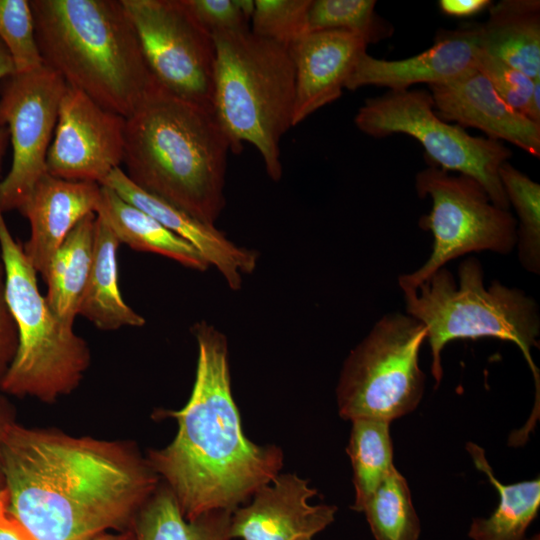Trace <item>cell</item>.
Here are the masks:
<instances>
[{"label":"cell","instance_id":"9a60e30c","mask_svg":"<svg viewBox=\"0 0 540 540\" xmlns=\"http://www.w3.org/2000/svg\"><path fill=\"white\" fill-rule=\"evenodd\" d=\"M479 48V24H464L454 30H441L433 46L406 59H378L365 52L347 79L345 89L378 86L402 91L419 83H446L476 69Z\"/></svg>","mask_w":540,"mask_h":540},{"label":"cell","instance_id":"5b68a950","mask_svg":"<svg viewBox=\"0 0 540 540\" xmlns=\"http://www.w3.org/2000/svg\"><path fill=\"white\" fill-rule=\"evenodd\" d=\"M213 111L230 142L259 152L273 181L282 176L280 142L293 127L295 70L288 46L250 29L217 32Z\"/></svg>","mask_w":540,"mask_h":540},{"label":"cell","instance_id":"d6a6232c","mask_svg":"<svg viewBox=\"0 0 540 540\" xmlns=\"http://www.w3.org/2000/svg\"><path fill=\"white\" fill-rule=\"evenodd\" d=\"M197 22L211 35L250 29L252 0H183Z\"/></svg>","mask_w":540,"mask_h":540},{"label":"cell","instance_id":"f546056e","mask_svg":"<svg viewBox=\"0 0 540 540\" xmlns=\"http://www.w3.org/2000/svg\"><path fill=\"white\" fill-rule=\"evenodd\" d=\"M0 41L11 56L16 73L30 72L44 65L29 0H0Z\"/></svg>","mask_w":540,"mask_h":540},{"label":"cell","instance_id":"4fadbf2b","mask_svg":"<svg viewBox=\"0 0 540 540\" xmlns=\"http://www.w3.org/2000/svg\"><path fill=\"white\" fill-rule=\"evenodd\" d=\"M126 118L67 86L46 157L54 177L100 185L123 164Z\"/></svg>","mask_w":540,"mask_h":540},{"label":"cell","instance_id":"ac0fdd59","mask_svg":"<svg viewBox=\"0 0 540 540\" xmlns=\"http://www.w3.org/2000/svg\"><path fill=\"white\" fill-rule=\"evenodd\" d=\"M102 186L44 174L18 209L29 221L30 237L23 245L33 268L42 278L70 231L87 215L97 212Z\"/></svg>","mask_w":540,"mask_h":540},{"label":"cell","instance_id":"60d3db41","mask_svg":"<svg viewBox=\"0 0 540 540\" xmlns=\"http://www.w3.org/2000/svg\"><path fill=\"white\" fill-rule=\"evenodd\" d=\"M529 540H539V535H538V534H537V535H534V536H533L531 539H529Z\"/></svg>","mask_w":540,"mask_h":540},{"label":"cell","instance_id":"ba28073f","mask_svg":"<svg viewBox=\"0 0 540 540\" xmlns=\"http://www.w3.org/2000/svg\"><path fill=\"white\" fill-rule=\"evenodd\" d=\"M425 326L406 313L382 316L344 361L336 397L342 418L391 422L417 408L425 375L419 353Z\"/></svg>","mask_w":540,"mask_h":540},{"label":"cell","instance_id":"e0dca14e","mask_svg":"<svg viewBox=\"0 0 540 540\" xmlns=\"http://www.w3.org/2000/svg\"><path fill=\"white\" fill-rule=\"evenodd\" d=\"M367 46L343 30L309 32L288 46L295 70L293 126L341 96Z\"/></svg>","mask_w":540,"mask_h":540},{"label":"cell","instance_id":"836d02e7","mask_svg":"<svg viewBox=\"0 0 540 540\" xmlns=\"http://www.w3.org/2000/svg\"><path fill=\"white\" fill-rule=\"evenodd\" d=\"M17 346L18 333L5 298V274L0 252V380L11 364Z\"/></svg>","mask_w":540,"mask_h":540},{"label":"cell","instance_id":"d4e9b609","mask_svg":"<svg viewBox=\"0 0 540 540\" xmlns=\"http://www.w3.org/2000/svg\"><path fill=\"white\" fill-rule=\"evenodd\" d=\"M231 514L228 510L212 511L188 521L171 490L158 486L131 528L136 540H230Z\"/></svg>","mask_w":540,"mask_h":540},{"label":"cell","instance_id":"f1b7e54d","mask_svg":"<svg viewBox=\"0 0 540 540\" xmlns=\"http://www.w3.org/2000/svg\"><path fill=\"white\" fill-rule=\"evenodd\" d=\"M375 0H312L308 11L309 32L343 30L375 44L392 36L393 26L375 11Z\"/></svg>","mask_w":540,"mask_h":540},{"label":"cell","instance_id":"e575fe53","mask_svg":"<svg viewBox=\"0 0 540 540\" xmlns=\"http://www.w3.org/2000/svg\"><path fill=\"white\" fill-rule=\"evenodd\" d=\"M8 492L0 490V540H37L8 509Z\"/></svg>","mask_w":540,"mask_h":540},{"label":"cell","instance_id":"8992f818","mask_svg":"<svg viewBox=\"0 0 540 540\" xmlns=\"http://www.w3.org/2000/svg\"><path fill=\"white\" fill-rule=\"evenodd\" d=\"M406 314L422 323L431 350V373L436 385L443 377L441 353L456 339L493 337L516 344L535 380L539 406V371L531 349L539 347L540 313L537 302L523 290L493 280L486 287L476 257L458 266V283L442 267L414 288H401Z\"/></svg>","mask_w":540,"mask_h":540},{"label":"cell","instance_id":"9c48e42d","mask_svg":"<svg viewBox=\"0 0 540 540\" xmlns=\"http://www.w3.org/2000/svg\"><path fill=\"white\" fill-rule=\"evenodd\" d=\"M354 123L363 133L377 138L396 133L415 138L431 166L473 178L494 205L509 210L498 171L511 158V150L500 141L472 136L463 127L441 119L430 92L408 89L368 98Z\"/></svg>","mask_w":540,"mask_h":540},{"label":"cell","instance_id":"4dcf8cb0","mask_svg":"<svg viewBox=\"0 0 540 540\" xmlns=\"http://www.w3.org/2000/svg\"><path fill=\"white\" fill-rule=\"evenodd\" d=\"M312 0H255L250 30L289 46L306 33Z\"/></svg>","mask_w":540,"mask_h":540},{"label":"cell","instance_id":"52a82bcc","mask_svg":"<svg viewBox=\"0 0 540 540\" xmlns=\"http://www.w3.org/2000/svg\"><path fill=\"white\" fill-rule=\"evenodd\" d=\"M5 298L18 333L16 354L0 380L2 392L54 402L74 391L91 360L87 342L59 320L39 290L37 272L0 210Z\"/></svg>","mask_w":540,"mask_h":540},{"label":"cell","instance_id":"277c9868","mask_svg":"<svg viewBox=\"0 0 540 540\" xmlns=\"http://www.w3.org/2000/svg\"><path fill=\"white\" fill-rule=\"evenodd\" d=\"M43 64L128 118L160 86L122 0H30Z\"/></svg>","mask_w":540,"mask_h":540},{"label":"cell","instance_id":"4316f807","mask_svg":"<svg viewBox=\"0 0 540 540\" xmlns=\"http://www.w3.org/2000/svg\"><path fill=\"white\" fill-rule=\"evenodd\" d=\"M366 516L375 540H419L421 525L406 479L394 468L366 500Z\"/></svg>","mask_w":540,"mask_h":540},{"label":"cell","instance_id":"ffe728a7","mask_svg":"<svg viewBox=\"0 0 540 540\" xmlns=\"http://www.w3.org/2000/svg\"><path fill=\"white\" fill-rule=\"evenodd\" d=\"M479 24V46L531 79L540 78V1L502 0Z\"/></svg>","mask_w":540,"mask_h":540},{"label":"cell","instance_id":"83f0119b","mask_svg":"<svg viewBox=\"0 0 540 540\" xmlns=\"http://www.w3.org/2000/svg\"><path fill=\"white\" fill-rule=\"evenodd\" d=\"M499 178L509 205L518 216V259L533 274L540 273V185L508 161L499 167Z\"/></svg>","mask_w":540,"mask_h":540},{"label":"cell","instance_id":"7402d4cb","mask_svg":"<svg viewBox=\"0 0 540 540\" xmlns=\"http://www.w3.org/2000/svg\"><path fill=\"white\" fill-rule=\"evenodd\" d=\"M96 215L106 222L120 244L137 251L162 255L193 270L206 271L210 267L193 245L122 199L109 187L102 186Z\"/></svg>","mask_w":540,"mask_h":540},{"label":"cell","instance_id":"6da1fadb","mask_svg":"<svg viewBox=\"0 0 540 540\" xmlns=\"http://www.w3.org/2000/svg\"><path fill=\"white\" fill-rule=\"evenodd\" d=\"M2 469L9 512L37 540L130 528L159 478L128 443L16 422L3 440Z\"/></svg>","mask_w":540,"mask_h":540},{"label":"cell","instance_id":"484cf974","mask_svg":"<svg viewBox=\"0 0 540 540\" xmlns=\"http://www.w3.org/2000/svg\"><path fill=\"white\" fill-rule=\"evenodd\" d=\"M347 453L353 470L355 501L352 509L360 512L383 479L395 468L389 421L379 418H356Z\"/></svg>","mask_w":540,"mask_h":540},{"label":"cell","instance_id":"74e56055","mask_svg":"<svg viewBox=\"0 0 540 540\" xmlns=\"http://www.w3.org/2000/svg\"><path fill=\"white\" fill-rule=\"evenodd\" d=\"M15 422L13 406L3 396H0V490L5 488L2 469V444L8 428Z\"/></svg>","mask_w":540,"mask_h":540},{"label":"cell","instance_id":"2e32d148","mask_svg":"<svg viewBox=\"0 0 540 540\" xmlns=\"http://www.w3.org/2000/svg\"><path fill=\"white\" fill-rule=\"evenodd\" d=\"M429 88L435 112L444 121L479 129L539 158L540 125L506 104L479 70Z\"/></svg>","mask_w":540,"mask_h":540},{"label":"cell","instance_id":"d590c367","mask_svg":"<svg viewBox=\"0 0 540 540\" xmlns=\"http://www.w3.org/2000/svg\"><path fill=\"white\" fill-rule=\"evenodd\" d=\"M490 0H440L439 8L442 13L454 17H468L488 8Z\"/></svg>","mask_w":540,"mask_h":540},{"label":"cell","instance_id":"603a6c76","mask_svg":"<svg viewBox=\"0 0 540 540\" xmlns=\"http://www.w3.org/2000/svg\"><path fill=\"white\" fill-rule=\"evenodd\" d=\"M96 214L85 216L54 253L43 279L46 301L62 322L74 325L91 269Z\"/></svg>","mask_w":540,"mask_h":540},{"label":"cell","instance_id":"1f68e13d","mask_svg":"<svg viewBox=\"0 0 540 540\" xmlns=\"http://www.w3.org/2000/svg\"><path fill=\"white\" fill-rule=\"evenodd\" d=\"M476 69L491 83L500 98L526 116L534 81L519 70L479 48Z\"/></svg>","mask_w":540,"mask_h":540},{"label":"cell","instance_id":"30bf717a","mask_svg":"<svg viewBox=\"0 0 540 540\" xmlns=\"http://www.w3.org/2000/svg\"><path fill=\"white\" fill-rule=\"evenodd\" d=\"M420 198L431 199V210L419 226L433 236L432 250L417 270L400 275V288H414L451 260L472 252L507 255L517 243V220L492 203L484 188L466 175H451L435 166L415 177Z\"/></svg>","mask_w":540,"mask_h":540},{"label":"cell","instance_id":"7c38bea8","mask_svg":"<svg viewBox=\"0 0 540 540\" xmlns=\"http://www.w3.org/2000/svg\"><path fill=\"white\" fill-rule=\"evenodd\" d=\"M67 85L55 71L42 67L14 73L0 84V127L7 128L13 157L0 180V210H18L46 174V157Z\"/></svg>","mask_w":540,"mask_h":540},{"label":"cell","instance_id":"f35d334b","mask_svg":"<svg viewBox=\"0 0 540 540\" xmlns=\"http://www.w3.org/2000/svg\"><path fill=\"white\" fill-rule=\"evenodd\" d=\"M526 117L540 125V78L534 81Z\"/></svg>","mask_w":540,"mask_h":540},{"label":"cell","instance_id":"ab89813d","mask_svg":"<svg viewBox=\"0 0 540 540\" xmlns=\"http://www.w3.org/2000/svg\"><path fill=\"white\" fill-rule=\"evenodd\" d=\"M86 540H136V538L130 527L120 531L104 532Z\"/></svg>","mask_w":540,"mask_h":540},{"label":"cell","instance_id":"cb8c5ba5","mask_svg":"<svg viewBox=\"0 0 540 540\" xmlns=\"http://www.w3.org/2000/svg\"><path fill=\"white\" fill-rule=\"evenodd\" d=\"M476 468L486 474L498 492V505L486 518L472 520L468 536L472 540H524L526 531L537 517L540 507V480L535 478L512 484L501 483L494 475L484 450L468 443Z\"/></svg>","mask_w":540,"mask_h":540},{"label":"cell","instance_id":"d6986e66","mask_svg":"<svg viewBox=\"0 0 540 540\" xmlns=\"http://www.w3.org/2000/svg\"><path fill=\"white\" fill-rule=\"evenodd\" d=\"M102 186L115 191L122 199L152 216L168 230L193 245L214 266L232 290H239L243 276L251 274L258 262V253L236 245L218 230L167 201L137 187L119 167L104 180Z\"/></svg>","mask_w":540,"mask_h":540},{"label":"cell","instance_id":"7a4b0ae2","mask_svg":"<svg viewBox=\"0 0 540 540\" xmlns=\"http://www.w3.org/2000/svg\"><path fill=\"white\" fill-rule=\"evenodd\" d=\"M192 333L198 347L195 381L186 405L170 415L178 431L148 463L166 481L186 520L219 510L234 511L283 465L274 445L259 446L243 433L231 390L226 336L200 321Z\"/></svg>","mask_w":540,"mask_h":540},{"label":"cell","instance_id":"8fae6325","mask_svg":"<svg viewBox=\"0 0 540 540\" xmlns=\"http://www.w3.org/2000/svg\"><path fill=\"white\" fill-rule=\"evenodd\" d=\"M147 65L167 93L213 111L215 44L183 0H122Z\"/></svg>","mask_w":540,"mask_h":540},{"label":"cell","instance_id":"5bb4252c","mask_svg":"<svg viewBox=\"0 0 540 540\" xmlns=\"http://www.w3.org/2000/svg\"><path fill=\"white\" fill-rule=\"evenodd\" d=\"M296 474L277 475L231 514L230 536L242 540H313L334 520L333 505H311L317 490Z\"/></svg>","mask_w":540,"mask_h":540},{"label":"cell","instance_id":"8d00e7d4","mask_svg":"<svg viewBox=\"0 0 540 540\" xmlns=\"http://www.w3.org/2000/svg\"><path fill=\"white\" fill-rule=\"evenodd\" d=\"M14 73L15 67L13 60L4 44L0 41V82ZM8 140L9 132L7 128L0 127V174L2 170L3 159L7 149Z\"/></svg>","mask_w":540,"mask_h":540},{"label":"cell","instance_id":"44dd1931","mask_svg":"<svg viewBox=\"0 0 540 540\" xmlns=\"http://www.w3.org/2000/svg\"><path fill=\"white\" fill-rule=\"evenodd\" d=\"M120 245L106 222L96 215L92 264L79 315L104 331L142 327L146 322L121 296L117 261Z\"/></svg>","mask_w":540,"mask_h":540},{"label":"cell","instance_id":"3957f363","mask_svg":"<svg viewBox=\"0 0 540 540\" xmlns=\"http://www.w3.org/2000/svg\"><path fill=\"white\" fill-rule=\"evenodd\" d=\"M123 164L140 189L214 225L230 142L214 111L159 87L126 118Z\"/></svg>","mask_w":540,"mask_h":540}]
</instances>
